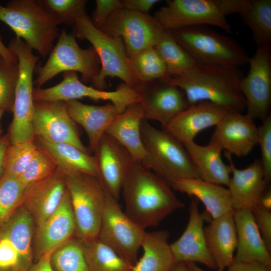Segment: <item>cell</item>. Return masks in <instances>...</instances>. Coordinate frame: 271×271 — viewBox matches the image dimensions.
Wrapping results in <instances>:
<instances>
[{
  "label": "cell",
  "mask_w": 271,
  "mask_h": 271,
  "mask_svg": "<svg viewBox=\"0 0 271 271\" xmlns=\"http://www.w3.org/2000/svg\"><path fill=\"white\" fill-rule=\"evenodd\" d=\"M165 31L149 14L123 8L109 17L101 30L108 35L121 38L130 59L142 50L154 47Z\"/></svg>",
  "instance_id": "7c38bea8"
},
{
  "label": "cell",
  "mask_w": 271,
  "mask_h": 271,
  "mask_svg": "<svg viewBox=\"0 0 271 271\" xmlns=\"http://www.w3.org/2000/svg\"><path fill=\"white\" fill-rule=\"evenodd\" d=\"M34 137L50 143L71 144L88 153L80 140L75 122L66 110L64 102L34 101Z\"/></svg>",
  "instance_id": "9a60e30c"
},
{
  "label": "cell",
  "mask_w": 271,
  "mask_h": 271,
  "mask_svg": "<svg viewBox=\"0 0 271 271\" xmlns=\"http://www.w3.org/2000/svg\"><path fill=\"white\" fill-rule=\"evenodd\" d=\"M57 169V166L52 158L38 148L36 154L18 178L26 187L52 176Z\"/></svg>",
  "instance_id": "60d3db41"
},
{
  "label": "cell",
  "mask_w": 271,
  "mask_h": 271,
  "mask_svg": "<svg viewBox=\"0 0 271 271\" xmlns=\"http://www.w3.org/2000/svg\"><path fill=\"white\" fill-rule=\"evenodd\" d=\"M209 142L231 155L245 157L257 144V127L246 114L228 112L215 126Z\"/></svg>",
  "instance_id": "d6986e66"
},
{
  "label": "cell",
  "mask_w": 271,
  "mask_h": 271,
  "mask_svg": "<svg viewBox=\"0 0 271 271\" xmlns=\"http://www.w3.org/2000/svg\"><path fill=\"white\" fill-rule=\"evenodd\" d=\"M105 202L97 239L133 266L146 232L122 210L105 189Z\"/></svg>",
  "instance_id": "30bf717a"
},
{
  "label": "cell",
  "mask_w": 271,
  "mask_h": 271,
  "mask_svg": "<svg viewBox=\"0 0 271 271\" xmlns=\"http://www.w3.org/2000/svg\"><path fill=\"white\" fill-rule=\"evenodd\" d=\"M73 35L89 41L96 52L101 69L91 82L92 86L104 90L107 88V76L117 77L137 90L142 87L131 68L122 40L110 36L98 30L87 14L79 18L72 26Z\"/></svg>",
  "instance_id": "5b68a950"
},
{
  "label": "cell",
  "mask_w": 271,
  "mask_h": 271,
  "mask_svg": "<svg viewBox=\"0 0 271 271\" xmlns=\"http://www.w3.org/2000/svg\"><path fill=\"white\" fill-rule=\"evenodd\" d=\"M197 63L237 67L248 64L246 51L235 40L206 25L171 31Z\"/></svg>",
  "instance_id": "8992f818"
},
{
  "label": "cell",
  "mask_w": 271,
  "mask_h": 271,
  "mask_svg": "<svg viewBox=\"0 0 271 271\" xmlns=\"http://www.w3.org/2000/svg\"><path fill=\"white\" fill-rule=\"evenodd\" d=\"M249 70L239 82V89L246 102V114L263 121L271 104V47H257L249 57Z\"/></svg>",
  "instance_id": "5bb4252c"
},
{
  "label": "cell",
  "mask_w": 271,
  "mask_h": 271,
  "mask_svg": "<svg viewBox=\"0 0 271 271\" xmlns=\"http://www.w3.org/2000/svg\"><path fill=\"white\" fill-rule=\"evenodd\" d=\"M169 237L167 230L146 232L141 245L143 255L131 271H170L175 261Z\"/></svg>",
  "instance_id": "1f68e13d"
},
{
  "label": "cell",
  "mask_w": 271,
  "mask_h": 271,
  "mask_svg": "<svg viewBox=\"0 0 271 271\" xmlns=\"http://www.w3.org/2000/svg\"><path fill=\"white\" fill-rule=\"evenodd\" d=\"M2 57V56L0 55V58Z\"/></svg>",
  "instance_id": "680465c9"
},
{
  "label": "cell",
  "mask_w": 271,
  "mask_h": 271,
  "mask_svg": "<svg viewBox=\"0 0 271 271\" xmlns=\"http://www.w3.org/2000/svg\"><path fill=\"white\" fill-rule=\"evenodd\" d=\"M141 136L146 155L141 163L170 186L181 179H200L184 145L165 130H159L143 119Z\"/></svg>",
  "instance_id": "277c9868"
},
{
  "label": "cell",
  "mask_w": 271,
  "mask_h": 271,
  "mask_svg": "<svg viewBox=\"0 0 271 271\" xmlns=\"http://www.w3.org/2000/svg\"><path fill=\"white\" fill-rule=\"evenodd\" d=\"M50 263L54 271H89L80 239L56 248L51 255Z\"/></svg>",
  "instance_id": "74e56055"
},
{
  "label": "cell",
  "mask_w": 271,
  "mask_h": 271,
  "mask_svg": "<svg viewBox=\"0 0 271 271\" xmlns=\"http://www.w3.org/2000/svg\"><path fill=\"white\" fill-rule=\"evenodd\" d=\"M64 102L70 117L84 129L88 138L89 149L94 152L107 128L119 113L112 103L96 106L77 100Z\"/></svg>",
  "instance_id": "4316f807"
},
{
  "label": "cell",
  "mask_w": 271,
  "mask_h": 271,
  "mask_svg": "<svg viewBox=\"0 0 271 271\" xmlns=\"http://www.w3.org/2000/svg\"><path fill=\"white\" fill-rule=\"evenodd\" d=\"M143 119V108L140 102H135L118 114L105 131L106 133L123 145L136 161L141 163L146 155L141 136V123Z\"/></svg>",
  "instance_id": "f1b7e54d"
},
{
  "label": "cell",
  "mask_w": 271,
  "mask_h": 271,
  "mask_svg": "<svg viewBox=\"0 0 271 271\" xmlns=\"http://www.w3.org/2000/svg\"><path fill=\"white\" fill-rule=\"evenodd\" d=\"M94 153L99 180L118 201L124 181L136 161L123 145L106 133Z\"/></svg>",
  "instance_id": "2e32d148"
},
{
  "label": "cell",
  "mask_w": 271,
  "mask_h": 271,
  "mask_svg": "<svg viewBox=\"0 0 271 271\" xmlns=\"http://www.w3.org/2000/svg\"><path fill=\"white\" fill-rule=\"evenodd\" d=\"M100 69V60L93 48H81L74 36L62 29L56 44L47 62L40 69L34 84L37 88H41L48 80L66 71L79 72L83 82H91Z\"/></svg>",
  "instance_id": "9c48e42d"
},
{
  "label": "cell",
  "mask_w": 271,
  "mask_h": 271,
  "mask_svg": "<svg viewBox=\"0 0 271 271\" xmlns=\"http://www.w3.org/2000/svg\"><path fill=\"white\" fill-rule=\"evenodd\" d=\"M79 239L97 238L105 206V190L99 178L84 173H64Z\"/></svg>",
  "instance_id": "ba28073f"
},
{
  "label": "cell",
  "mask_w": 271,
  "mask_h": 271,
  "mask_svg": "<svg viewBox=\"0 0 271 271\" xmlns=\"http://www.w3.org/2000/svg\"><path fill=\"white\" fill-rule=\"evenodd\" d=\"M243 76L239 68L197 63L181 74L162 79L181 89L189 106L209 101L229 112L241 113L246 109L239 89Z\"/></svg>",
  "instance_id": "7a4b0ae2"
},
{
  "label": "cell",
  "mask_w": 271,
  "mask_h": 271,
  "mask_svg": "<svg viewBox=\"0 0 271 271\" xmlns=\"http://www.w3.org/2000/svg\"><path fill=\"white\" fill-rule=\"evenodd\" d=\"M34 141L10 144L6 152L5 172L19 177L38 151Z\"/></svg>",
  "instance_id": "f35d334b"
},
{
  "label": "cell",
  "mask_w": 271,
  "mask_h": 271,
  "mask_svg": "<svg viewBox=\"0 0 271 271\" xmlns=\"http://www.w3.org/2000/svg\"><path fill=\"white\" fill-rule=\"evenodd\" d=\"M6 111L4 109L0 108V122L1 119L4 114V113ZM0 133H2V131L1 130V123H0Z\"/></svg>",
  "instance_id": "9f6ffc18"
},
{
  "label": "cell",
  "mask_w": 271,
  "mask_h": 271,
  "mask_svg": "<svg viewBox=\"0 0 271 271\" xmlns=\"http://www.w3.org/2000/svg\"><path fill=\"white\" fill-rule=\"evenodd\" d=\"M255 221L268 250L271 252V212L259 204L251 209Z\"/></svg>",
  "instance_id": "bcb514c9"
},
{
  "label": "cell",
  "mask_w": 271,
  "mask_h": 271,
  "mask_svg": "<svg viewBox=\"0 0 271 271\" xmlns=\"http://www.w3.org/2000/svg\"><path fill=\"white\" fill-rule=\"evenodd\" d=\"M41 3L58 25L73 26L86 14L85 0H41Z\"/></svg>",
  "instance_id": "ab89813d"
},
{
  "label": "cell",
  "mask_w": 271,
  "mask_h": 271,
  "mask_svg": "<svg viewBox=\"0 0 271 271\" xmlns=\"http://www.w3.org/2000/svg\"><path fill=\"white\" fill-rule=\"evenodd\" d=\"M25 187L18 177L4 173L0 178V226L4 225L21 205Z\"/></svg>",
  "instance_id": "8d00e7d4"
},
{
  "label": "cell",
  "mask_w": 271,
  "mask_h": 271,
  "mask_svg": "<svg viewBox=\"0 0 271 271\" xmlns=\"http://www.w3.org/2000/svg\"><path fill=\"white\" fill-rule=\"evenodd\" d=\"M154 47L166 66V77L181 74L197 64L170 31H165Z\"/></svg>",
  "instance_id": "e575fe53"
},
{
  "label": "cell",
  "mask_w": 271,
  "mask_h": 271,
  "mask_svg": "<svg viewBox=\"0 0 271 271\" xmlns=\"http://www.w3.org/2000/svg\"><path fill=\"white\" fill-rule=\"evenodd\" d=\"M80 241L89 271H131L133 266L97 238Z\"/></svg>",
  "instance_id": "836d02e7"
},
{
  "label": "cell",
  "mask_w": 271,
  "mask_h": 271,
  "mask_svg": "<svg viewBox=\"0 0 271 271\" xmlns=\"http://www.w3.org/2000/svg\"><path fill=\"white\" fill-rule=\"evenodd\" d=\"M130 62L133 72L142 87L167 76L165 63L154 47L142 50L130 58Z\"/></svg>",
  "instance_id": "d590c367"
},
{
  "label": "cell",
  "mask_w": 271,
  "mask_h": 271,
  "mask_svg": "<svg viewBox=\"0 0 271 271\" xmlns=\"http://www.w3.org/2000/svg\"><path fill=\"white\" fill-rule=\"evenodd\" d=\"M227 271H271V266L258 261H233Z\"/></svg>",
  "instance_id": "c3c4849f"
},
{
  "label": "cell",
  "mask_w": 271,
  "mask_h": 271,
  "mask_svg": "<svg viewBox=\"0 0 271 271\" xmlns=\"http://www.w3.org/2000/svg\"><path fill=\"white\" fill-rule=\"evenodd\" d=\"M52 252H48L41 257L27 271H54L50 263V256Z\"/></svg>",
  "instance_id": "681fc988"
},
{
  "label": "cell",
  "mask_w": 271,
  "mask_h": 271,
  "mask_svg": "<svg viewBox=\"0 0 271 271\" xmlns=\"http://www.w3.org/2000/svg\"><path fill=\"white\" fill-rule=\"evenodd\" d=\"M231 173L228 185L233 210L252 209L259 203L268 184L265 181L260 160H255L247 168L238 169L234 166L231 155L225 152Z\"/></svg>",
  "instance_id": "44dd1931"
},
{
  "label": "cell",
  "mask_w": 271,
  "mask_h": 271,
  "mask_svg": "<svg viewBox=\"0 0 271 271\" xmlns=\"http://www.w3.org/2000/svg\"><path fill=\"white\" fill-rule=\"evenodd\" d=\"M170 271H189L184 262H175Z\"/></svg>",
  "instance_id": "db71d44e"
},
{
  "label": "cell",
  "mask_w": 271,
  "mask_h": 271,
  "mask_svg": "<svg viewBox=\"0 0 271 271\" xmlns=\"http://www.w3.org/2000/svg\"><path fill=\"white\" fill-rule=\"evenodd\" d=\"M257 144L260 146L265 181L269 184L271 180V114L257 127Z\"/></svg>",
  "instance_id": "7bdbcfd3"
},
{
  "label": "cell",
  "mask_w": 271,
  "mask_h": 271,
  "mask_svg": "<svg viewBox=\"0 0 271 271\" xmlns=\"http://www.w3.org/2000/svg\"><path fill=\"white\" fill-rule=\"evenodd\" d=\"M224 16L238 14L249 28L257 47H271L270 0H215Z\"/></svg>",
  "instance_id": "603a6c76"
},
{
  "label": "cell",
  "mask_w": 271,
  "mask_h": 271,
  "mask_svg": "<svg viewBox=\"0 0 271 271\" xmlns=\"http://www.w3.org/2000/svg\"><path fill=\"white\" fill-rule=\"evenodd\" d=\"M33 220L30 212L25 208H21L3 225L1 233L11 240L19 252V271H27L33 264Z\"/></svg>",
  "instance_id": "d6a6232c"
},
{
  "label": "cell",
  "mask_w": 271,
  "mask_h": 271,
  "mask_svg": "<svg viewBox=\"0 0 271 271\" xmlns=\"http://www.w3.org/2000/svg\"><path fill=\"white\" fill-rule=\"evenodd\" d=\"M121 1L96 0V8L90 21L93 26L101 31L109 17L116 10L122 8Z\"/></svg>",
  "instance_id": "f6af8a7d"
},
{
  "label": "cell",
  "mask_w": 271,
  "mask_h": 271,
  "mask_svg": "<svg viewBox=\"0 0 271 271\" xmlns=\"http://www.w3.org/2000/svg\"><path fill=\"white\" fill-rule=\"evenodd\" d=\"M172 189L184 193L190 197L200 200L212 219L233 212L231 199L228 188L206 182L201 179H181L171 185Z\"/></svg>",
  "instance_id": "83f0119b"
},
{
  "label": "cell",
  "mask_w": 271,
  "mask_h": 271,
  "mask_svg": "<svg viewBox=\"0 0 271 271\" xmlns=\"http://www.w3.org/2000/svg\"><path fill=\"white\" fill-rule=\"evenodd\" d=\"M75 232V221L67 190L57 209L38 226L36 238L37 260L66 243Z\"/></svg>",
  "instance_id": "cb8c5ba5"
},
{
  "label": "cell",
  "mask_w": 271,
  "mask_h": 271,
  "mask_svg": "<svg viewBox=\"0 0 271 271\" xmlns=\"http://www.w3.org/2000/svg\"><path fill=\"white\" fill-rule=\"evenodd\" d=\"M67 192L64 173L57 168L52 176L25 188L21 205L30 212L38 226L57 209Z\"/></svg>",
  "instance_id": "ffe728a7"
},
{
  "label": "cell",
  "mask_w": 271,
  "mask_h": 271,
  "mask_svg": "<svg viewBox=\"0 0 271 271\" xmlns=\"http://www.w3.org/2000/svg\"><path fill=\"white\" fill-rule=\"evenodd\" d=\"M10 144L8 132L4 134L0 133V178L5 172V154Z\"/></svg>",
  "instance_id": "f907efd6"
},
{
  "label": "cell",
  "mask_w": 271,
  "mask_h": 271,
  "mask_svg": "<svg viewBox=\"0 0 271 271\" xmlns=\"http://www.w3.org/2000/svg\"><path fill=\"white\" fill-rule=\"evenodd\" d=\"M138 91L144 118L157 120L163 128L189 106L184 92L163 79L147 84Z\"/></svg>",
  "instance_id": "ac0fdd59"
},
{
  "label": "cell",
  "mask_w": 271,
  "mask_h": 271,
  "mask_svg": "<svg viewBox=\"0 0 271 271\" xmlns=\"http://www.w3.org/2000/svg\"><path fill=\"white\" fill-rule=\"evenodd\" d=\"M19 77L18 64L0 58V108L13 111L15 92Z\"/></svg>",
  "instance_id": "b9f144b4"
},
{
  "label": "cell",
  "mask_w": 271,
  "mask_h": 271,
  "mask_svg": "<svg viewBox=\"0 0 271 271\" xmlns=\"http://www.w3.org/2000/svg\"><path fill=\"white\" fill-rule=\"evenodd\" d=\"M0 271H13V270H2V269H0Z\"/></svg>",
  "instance_id": "6f0895ef"
},
{
  "label": "cell",
  "mask_w": 271,
  "mask_h": 271,
  "mask_svg": "<svg viewBox=\"0 0 271 271\" xmlns=\"http://www.w3.org/2000/svg\"><path fill=\"white\" fill-rule=\"evenodd\" d=\"M122 8L124 9L138 13L149 14L150 9L158 0H122Z\"/></svg>",
  "instance_id": "7dc6e473"
},
{
  "label": "cell",
  "mask_w": 271,
  "mask_h": 271,
  "mask_svg": "<svg viewBox=\"0 0 271 271\" xmlns=\"http://www.w3.org/2000/svg\"><path fill=\"white\" fill-rule=\"evenodd\" d=\"M208 249L217 268H228L234 261L237 235L233 212L212 219L204 227Z\"/></svg>",
  "instance_id": "484cf974"
},
{
  "label": "cell",
  "mask_w": 271,
  "mask_h": 271,
  "mask_svg": "<svg viewBox=\"0 0 271 271\" xmlns=\"http://www.w3.org/2000/svg\"><path fill=\"white\" fill-rule=\"evenodd\" d=\"M37 147L47 153L64 173L80 172L98 178L94 156L67 143H53L34 137Z\"/></svg>",
  "instance_id": "4dcf8cb0"
},
{
  "label": "cell",
  "mask_w": 271,
  "mask_h": 271,
  "mask_svg": "<svg viewBox=\"0 0 271 271\" xmlns=\"http://www.w3.org/2000/svg\"><path fill=\"white\" fill-rule=\"evenodd\" d=\"M207 212L201 213L198 200L191 197L189 218L182 235L170 247L175 262H198L213 269L217 268L206 245L204 222L208 220Z\"/></svg>",
  "instance_id": "e0dca14e"
},
{
  "label": "cell",
  "mask_w": 271,
  "mask_h": 271,
  "mask_svg": "<svg viewBox=\"0 0 271 271\" xmlns=\"http://www.w3.org/2000/svg\"><path fill=\"white\" fill-rule=\"evenodd\" d=\"M185 263L189 271H205L195 264L193 262H185ZM216 271H224V270L217 268Z\"/></svg>",
  "instance_id": "11a10c76"
},
{
  "label": "cell",
  "mask_w": 271,
  "mask_h": 271,
  "mask_svg": "<svg viewBox=\"0 0 271 271\" xmlns=\"http://www.w3.org/2000/svg\"><path fill=\"white\" fill-rule=\"evenodd\" d=\"M33 97L34 101L65 102L85 97L95 101L109 100L119 113L140 99L137 90L124 83L120 84L115 91L99 90L81 82L75 71L63 72V80L55 86L47 88H34Z\"/></svg>",
  "instance_id": "8fae6325"
},
{
  "label": "cell",
  "mask_w": 271,
  "mask_h": 271,
  "mask_svg": "<svg viewBox=\"0 0 271 271\" xmlns=\"http://www.w3.org/2000/svg\"><path fill=\"white\" fill-rule=\"evenodd\" d=\"M0 21L32 50L45 57L59 37V25L41 0H10L0 5Z\"/></svg>",
  "instance_id": "3957f363"
},
{
  "label": "cell",
  "mask_w": 271,
  "mask_h": 271,
  "mask_svg": "<svg viewBox=\"0 0 271 271\" xmlns=\"http://www.w3.org/2000/svg\"><path fill=\"white\" fill-rule=\"evenodd\" d=\"M8 47L17 57L19 67L13 117L8 132L10 143L33 141L34 139L33 76L36 64L40 57L34 55L33 50L23 40L16 37L10 40Z\"/></svg>",
  "instance_id": "52a82bcc"
},
{
  "label": "cell",
  "mask_w": 271,
  "mask_h": 271,
  "mask_svg": "<svg viewBox=\"0 0 271 271\" xmlns=\"http://www.w3.org/2000/svg\"><path fill=\"white\" fill-rule=\"evenodd\" d=\"M126 215L144 230L157 226L184 204L162 178L136 161L122 190Z\"/></svg>",
  "instance_id": "6da1fadb"
},
{
  "label": "cell",
  "mask_w": 271,
  "mask_h": 271,
  "mask_svg": "<svg viewBox=\"0 0 271 271\" xmlns=\"http://www.w3.org/2000/svg\"><path fill=\"white\" fill-rule=\"evenodd\" d=\"M154 17L167 31L199 25L217 27L230 33V25L215 0H171Z\"/></svg>",
  "instance_id": "4fadbf2b"
},
{
  "label": "cell",
  "mask_w": 271,
  "mask_h": 271,
  "mask_svg": "<svg viewBox=\"0 0 271 271\" xmlns=\"http://www.w3.org/2000/svg\"><path fill=\"white\" fill-rule=\"evenodd\" d=\"M229 111L209 101L189 106L164 128L183 144L194 141L201 131L216 126Z\"/></svg>",
  "instance_id": "7402d4cb"
},
{
  "label": "cell",
  "mask_w": 271,
  "mask_h": 271,
  "mask_svg": "<svg viewBox=\"0 0 271 271\" xmlns=\"http://www.w3.org/2000/svg\"><path fill=\"white\" fill-rule=\"evenodd\" d=\"M200 178L206 182L228 186L231 170L221 158L222 149L217 144L209 142L200 146L194 141L183 144Z\"/></svg>",
  "instance_id": "f546056e"
},
{
  "label": "cell",
  "mask_w": 271,
  "mask_h": 271,
  "mask_svg": "<svg viewBox=\"0 0 271 271\" xmlns=\"http://www.w3.org/2000/svg\"><path fill=\"white\" fill-rule=\"evenodd\" d=\"M0 55L6 61L13 63L18 64V60L15 55H14L6 46L2 40V38L0 35Z\"/></svg>",
  "instance_id": "816d5d0a"
},
{
  "label": "cell",
  "mask_w": 271,
  "mask_h": 271,
  "mask_svg": "<svg viewBox=\"0 0 271 271\" xmlns=\"http://www.w3.org/2000/svg\"><path fill=\"white\" fill-rule=\"evenodd\" d=\"M237 235L234 261H258L271 266L268 250L255 221L251 209L234 210Z\"/></svg>",
  "instance_id": "d4e9b609"
},
{
  "label": "cell",
  "mask_w": 271,
  "mask_h": 271,
  "mask_svg": "<svg viewBox=\"0 0 271 271\" xmlns=\"http://www.w3.org/2000/svg\"><path fill=\"white\" fill-rule=\"evenodd\" d=\"M259 204L262 206L270 210L271 209V191L269 188L267 187L261 195L259 201Z\"/></svg>",
  "instance_id": "f5cc1de1"
},
{
  "label": "cell",
  "mask_w": 271,
  "mask_h": 271,
  "mask_svg": "<svg viewBox=\"0 0 271 271\" xmlns=\"http://www.w3.org/2000/svg\"><path fill=\"white\" fill-rule=\"evenodd\" d=\"M20 255L11 240L0 234V269L19 271Z\"/></svg>",
  "instance_id": "ee69618b"
}]
</instances>
